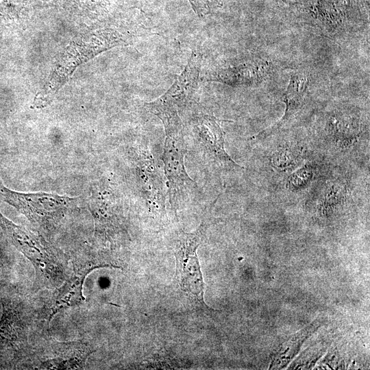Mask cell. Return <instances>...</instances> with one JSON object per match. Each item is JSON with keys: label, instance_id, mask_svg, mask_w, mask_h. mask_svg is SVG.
Returning a JSON list of instances; mask_svg holds the SVG:
<instances>
[{"label": "cell", "instance_id": "1", "mask_svg": "<svg viewBox=\"0 0 370 370\" xmlns=\"http://www.w3.org/2000/svg\"><path fill=\"white\" fill-rule=\"evenodd\" d=\"M165 131L162 160L167 180L169 203L175 210L181 201L197 188L185 167L184 158L187 152L183 124L181 119L163 123Z\"/></svg>", "mask_w": 370, "mask_h": 370}, {"label": "cell", "instance_id": "2", "mask_svg": "<svg viewBox=\"0 0 370 370\" xmlns=\"http://www.w3.org/2000/svg\"><path fill=\"white\" fill-rule=\"evenodd\" d=\"M129 36L113 28H102L86 36V40L72 42L57 64L46 84L45 95L53 94L79 64L98 53L128 42Z\"/></svg>", "mask_w": 370, "mask_h": 370}, {"label": "cell", "instance_id": "3", "mask_svg": "<svg viewBox=\"0 0 370 370\" xmlns=\"http://www.w3.org/2000/svg\"><path fill=\"white\" fill-rule=\"evenodd\" d=\"M0 199L32 222L44 223L64 215L77 198L45 192L21 193L0 183Z\"/></svg>", "mask_w": 370, "mask_h": 370}, {"label": "cell", "instance_id": "4", "mask_svg": "<svg viewBox=\"0 0 370 370\" xmlns=\"http://www.w3.org/2000/svg\"><path fill=\"white\" fill-rule=\"evenodd\" d=\"M201 57L193 52L184 71L169 90L153 101L147 103L146 108L161 121L179 116V112L195 101L198 88Z\"/></svg>", "mask_w": 370, "mask_h": 370}, {"label": "cell", "instance_id": "5", "mask_svg": "<svg viewBox=\"0 0 370 370\" xmlns=\"http://www.w3.org/2000/svg\"><path fill=\"white\" fill-rule=\"evenodd\" d=\"M202 236L203 224L194 233H183L175 256L180 288L206 306L204 302V282L197 254Z\"/></svg>", "mask_w": 370, "mask_h": 370}, {"label": "cell", "instance_id": "6", "mask_svg": "<svg viewBox=\"0 0 370 370\" xmlns=\"http://www.w3.org/2000/svg\"><path fill=\"white\" fill-rule=\"evenodd\" d=\"M220 120L215 116L201 114L191 120L195 141L207 158L225 168H242L229 156L225 149L224 132Z\"/></svg>", "mask_w": 370, "mask_h": 370}, {"label": "cell", "instance_id": "7", "mask_svg": "<svg viewBox=\"0 0 370 370\" xmlns=\"http://www.w3.org/2000/svg\"><path fill=\"white\" fill-rule=\"evenodd\" d=\"M0 227L10 242L32 263L42 270L51 264L52 253L47 243L38 236L15 224L0 212Z\"/></svg>", "mask_w": 370, "mask_h": 370}, {"label": "cell", "instance_id": "8", "mask_svg": "<svg viewBox=\"0 0 370 370\" xmlns=\"http://www.w3.org/2000/svg\"><path fill=\"white\" fill-rule=\"evenodd\" d=\"M268 62L247 61L225 66L210 71L206 80L230 86L251 85L261 82L269 71Z\"/></svg>", "mask_w": 370, "mask_h": 370}, {"label": "cell", "instance_id": "9", "mask_svg": "<svg viewBox=\"0 0 370 370\" xmlns=\"http://www.w3.org/2000/svg\"><path fill=\"white\" fill-rule=\"evenodd\" d=\"M308 85V81L306 76L301 74L293 75L283 95V101L285 103L284 115L275 124L251 138L257 140L264 139L289 122L303 106Z\"/></svg>", "mask_w": 370, "mask_h": 370}, {"label": "cell", "instance_id": "10", "mask_svg": "<svg viewBox=\"0 0 370 370\" xmlns=\"http://www.w3.org/2000/svg\"><path fill=\"white\" fill-rule=\"evenodd\" d=\"M197 14L203 17L208 14L211 8L219 4V0H188Z\"/></svg>", "mask_w": 370, "mask_h": 370}, {"label": "cell", "instance_id": "11", "mask_svg": "<svg viewBox=\"0 0 370 370\" xmlns=\"http://www.w3.org/2000/svg\"><path fill=\"white\" fill-rule=\"evenodd\" d=\"M295 174L290 180L292 185L296 184L295 186H299V184L306 183L311 175L309 171L306 169H301Z\"/></svg>", "mask_w": 370, "mask_h": 370}, {"label": "cell", "instance_id": "12", "mask_svg": "<svg viewBox=\"0 0 370 370\" xmlns=\"http://www.w3.org/2000/svg\"><path fill=\"white\" fill-rule=\"evenodd\" d=\"M14 3L15 0H0V16H10L14 7Z\"/></svg>", "mask_w": 370, "mask_h": 370}]
</instances>
